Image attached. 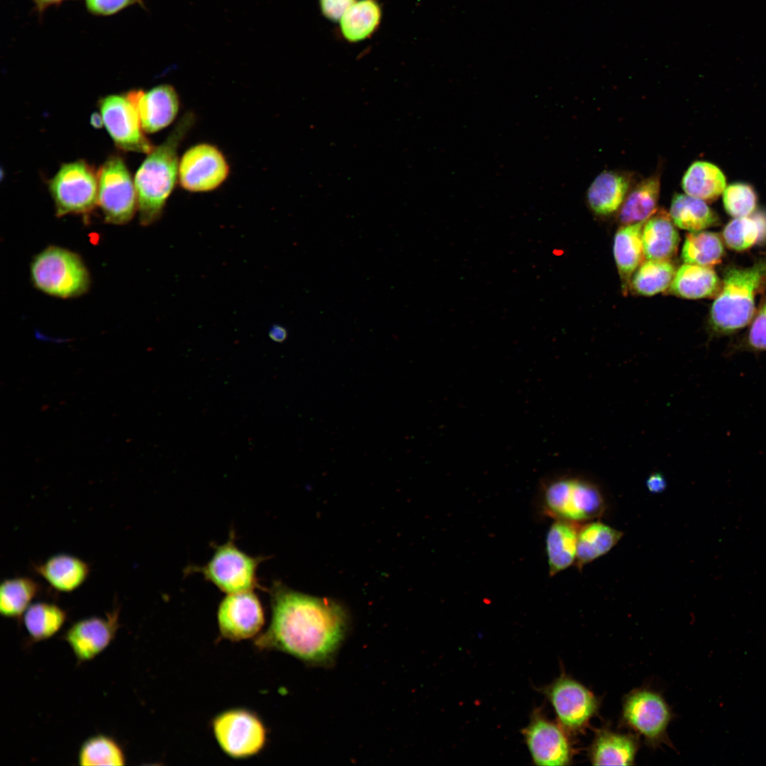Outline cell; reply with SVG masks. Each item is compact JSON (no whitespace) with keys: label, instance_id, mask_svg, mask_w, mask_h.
<instances>
[{"label":"cell","instance_id":"cell-20","mask_svg":"<svg viewBox=\"0 0 766 766\" xmlns=\"http://www.w3.org/2000/svg\"><path fill=\"white\" fill-rule=\"evenodd\" d=\"M646 221L642 233L644 257L669 260L675 255L679 243L678 231L670 214L662 209Z\"/></svg>","mask_w":766,"mask_h":766},{"label":"cell","instance_id":"cell-35","mask_svg":"<svg viewBox=\"0 0 766 766\" xmlns=\"http://www.w3.org/2000/svg\"><path fill=\"white\" fill-rule=\"evenodd\" d=\"M126 755L121 745L105 734L88 738L79 750L78 762L83 766H121L126 765Z\"/></svg>","mask_w":766,"mask_h":766},{"label":"cell","instance_id":"cell-17","mask_svg":"<svg viewBox=\"0 0 766 766\" xmlns=\"http://www.w3.org/2000/svg\"><path fill=\"white\" fill-rule=\"evenodd\" d=\"M135 105L144 132L153 133L171 124L179 110V98L170 84L156 86L148 91L132 90L126 94Z\"/></svg>","mask_w":766,"mask_h":766},{"label":"cell","instance_id":"cell-30","mask_svg":"<svg viewBox=\"0 0 766 766\" xmlns=\"http://www.w3.org/2000/svg\"><path fill=\"white\" fill-rule=\"evenodd\" d=\"M66 619L65 610L56 604L45 601L32 603L23 615V625L33 642L55 635Z\"/></svg>","mask_w":766,"mask_h":766},{"label":"cell","instance_id":"cell-27","mask_svg":"<svg viewBox=\"0 0 766 766\" xmlns=\"http://www.w3.org/2000/svg\"><path fill=\"white\" fill-rule=\"evenodd\" d=\"M382 17L379 0H357L339 21L340 33L349 43L363 41L375 33Z\"/></svg>","mask_w":766,"mask_h":766},{"label":"cell","instance_id":"cell-41","mask_svg":"<svg viewBox=\"0 0 766 766\" xmlns=\"http://www.w3.org/2000/svg\"><path fill=\"white\" fill-rule=\"evenodd\" d=\"M287 331L279 325H274L269 332L270 338L277 343L284 342L287 339Z\"/></svg>","mask_w":766,"mask_h":766},{"label":"cell","instance_id":"cell-4","mask_svg":"<svg viewBox=\"0 0 766 766\" xmlns=\"http://www.w3.org/2000/svg\"><path fill=\"white\" fill-rule=\"evenodd\" d=\"M30 277L41 292L64 299L84 294L90 284L88 270L80 257L57 246L48 247L35 256Z\"/></svg>","mask_w":766,"mask_h":766},{"label":"cell","instance_id":"cell-24","mask_svg":"<svg viewBox=\"0 0 766 766\" xmlns=\"http://www.w3.org/2000/svg\"><path fill=\"white\" fill-rule=\"evenodd\" d=\"M644 223L623 226L614 236V255L625 293L644 257L642 241Z\"/></svg>","mask_w":766,"mask_h":766},{"label":"cell","instance_id":"cell-38","mask_svg":"<svg viewBox=\"0 0 766 766\" xmlns=\"http://www.w3.org/2000/svg\"><path fill=\"white\" fill-rule=\"evenodd\" d=\"M357 0H318L322 15L328 20L337 22L346 11Z\"/></svg>","mask_w":766,"mask_h":766},{"label":"cell","instance_id":"cell-23","mask_svg":"<svg viewBox=\"0 0 766 766\" xmlns=\"http://www.w3.org/2000/svg\"><path fill=\"white\" fill-rule=\"evenodd\" d=\"M660 177L655 174L637 184L624 199L618 213L622 226L645 223L657 211Z\"/></svg>","mask_w":766,"mask_h":766},{"label":"cell","instance_id":"cell-11","mask_svg":"<svg viewBox=\"0 0 766 766\" xmlns=\"http://www.w3.org/2000/svg\"><path fill=\"white\" fill-rule=\"evenodd\" d=\"M99 107L102 122L119 149L147 154L154 149L144 134L135 105L126 94L103 97Z\"/></svg>","mask_w":766,"mask_h":766},{"label":"cell","instance_id":"cell-33","mask_svg":"<svg viewBox=\"0 0 766 766\" xmlns=\"http://www.w3.org/2000/svg\"><path fill=\"white\" fill-rule=\"evenodd\" d=\"M723 254L724 248L719 235L702 231L688 233L682 250L684 263L706 267L719 264Z\"/></svg>","mask_w":766,"mask_h":766},{"label":"cell","instance_id":"cell-34","mask_svg":"<svg viewBox=\"0 0 766 766\" xmlns=\"http://www.w3.org/2000/svg\"><path fill=\"white\" fill-rule=\"evenodd\" d=\"M676 270L669 260H648L640 264L631 279V287L638 294L653 296L670 287Z\"/></svg>","mask_w":766,"mask_h":766},{"label":"cell","instance_id":"cell-13","mask_svg":"<svg viewBox=\"0 0 766 766\" xmlns=\"http://www.w3.org/2000/svg\"><path fill=\"white\" fill-rule=\"evenodd\" d=\"M265 619L263 606L253 590L227 594L217 610L220 634L230 641L257 636Z\"/></svg>","mask_w":766,"mask_h":766},{"label":"cell","instance_id":"cell-22","mask_svg":"<svg viewBox=\"0 0 766 766\" xmlns=\"http://www.w3.org/2000/svg\"><path fill=\"white\" fill-rule=\"evenodd\" d=\"M580 526L577 522L557 519L550 527L546 536V553L551 576L575 562Z\"/></svg>","mask_w":766,"mask_h":766},{"label":"cell","instance_id":"cell-26","mask_svg":"<svg viewBox=\"0 0 766 766\" xmlns=\"http://www.w3.org/2000/svg\"><path fill=\"white\" fill-rule=\"evenodd\" d=\"M637 750L638 744L630 735L601 730L591 746L590 760L594 765H630Z\"/></svg>","mask_w":766,"mask_h":766},{"label":"cell","instance_id":"cell-9","mask_svg":"<svg viewBox=\"0 0 766 766\" xmlns=\"http://www.w3.org/2000/svg\"><path fill=\"white\" fill-rule=\"evenodd\" d=\"M98 204L105 221L111 224L128 223L138 209L134 181L121 156L111 155L97 171Z\"/></svg>","mask_w":766,"mask_h":766},{"label":"cell","instance_id":"cell-10","mask_svg":"<svg viewBox=\"0 0 766 766\" xmlns=\"http://www.w3.org/2000/svg\"><path fill=\"white\" fill-rule=\"evenodd\" d=\"M230 173L229 164L216 145L201 143L188 148L179 163V183L191 192H206L219 187Z\"/></svg>","mask_w":766,"mask_h":766},{"label":"cell","instance_id":"cell-21","mask_svg":"<svg viewBox=\"0 0 766 766\" xmlns=\"http://www.w3.org/2000/svg\"><path fill=\"white\" fill-rule=\"evenodd\" d=\"M721 287L722 281L711 267L684 263L676 271L669 292L689 299L713 298Z\"/></svg>","mask_w":766,"mask_h":766},{"label":"cell","instance_id":"cell-29","mask_svg":"<svg viewBox=\"0 0 766 766\" xmlns=\"http://www.w3.org/2000/svg\"><path fill=\"white\" fill-rule=\"evenodd\" d=\"M670 216L677 227L692 232L702 231L719 223L716 213L704 201L687 194H674Z\"/></svg>","mask_w":766,"mask_h":766},{"label":"cell","instance_id":"cell-37","mask_svg":"<svg viewBox=\"0 0 766 766\" xmlns=\"http://www.w3.org/2000/svg\"><path fill=\"white\" fill-rule=\"evenodd\" d=\"M752 321L745 336L729 351L731 355L737 352L760 353L766 351V298Z\"/></svg>","mask_w":766,"mask_h":766},{"label":"cell","instance_id":"cell-28","mask_svg":"<svg viewBox=\"0 0 766 766\" xmlns=\"http://www.w3.org/2000/svg\"><path fill=\"white\" fill-rule=\"evenodd\" d=\"M726 177L715 165L696 161L687 170L682 179L685 194L704 201L716 199L726 189Z\"/></svg>","mask_w":766,"mask_h":766},{"label":"cell","instance_id":"cell-3","mask_svg":"<svg viewBox=\"0 0 766 766\" xmlns=\"http://www.w3.org/2000/svg\"><path fill=\"white\" fill-rule=\"evenodd\" d=\"M766 285V258L745 268L729 267L714 301L709 326L713 335L731 334L747 326L755 314V297Z\"/></svg>","mask_w":766,"mask_h":766},{"label":"cell","instance_id":"cell-39","mask_svg":"<svg viewBox=\"0 0 766 766\" xmlns=\"http://www.w3.org/2000/svg\"><path fill=\"white\" fill-rule=\"evenodd\" d=\"M140 0H86L88 9L100 15L113 14Z\"/></svg>","mask_w":766,"mask_h":766},{"label":"cell","instance_id":"cell-7","mask_svg":"<svg viewBox=\"0 0 766 766\" xmlns=\"http://www.w3.org/2000/svg\"><path fill=\"white\" fill-rule=\"evenodd\" d=\"M211 727L221 750L233 759L252 757L267 744L266 726L250 709L233 708L221 711L213 717Z\"/></svg>","mask_w":766,"mask_h":766},{"label":"cell","instance_id":"cell-8","mask_svg":"<svg viewBox=\"0 0 766 766\" xmlns=\"http://www.w3.org/2000/svg\"><path fill=\"white\" fill-rule=\"evenodd\" d=\"M56 214L87 213L98 204V174L84 160L63 164L48 183Z\"/></svg>","mask_w":766,"mask_h":766},{"label":"cell","instance_id":"cell-32","mask_svg":"<svg viewBox=\"0 0 766 766\" xmlns=\"http://www.w3.org/2000/svg\"><path fill=\"white\" fill-rule=\"evenodd\" d=\"M726 245L743 251L766 240V213L757 212L748 216L735 218L723 231Z\"/></svg>","mask_w":766,"mask_h":766},{"label":"cell","instance_id":"cell-6","mask_svg":"<svg viewBox=\"0 0 766 766\" xmlns=\"http://www.w3.org/2000/svg\"><path fill=\"white\" fill-rule=\"evenodd\" d=\"M265 559L241 550L235 545V534L231 532L226 543L214 545L213 553L204 565L189 567L188 572L202 574L226 594L251 591L260 587L257 572Z\"/></svg>","mask_w":766,"mask_h":766},{"label":"cell","instance_id":"cell-25","mask_svg":"<svg viewBox=\"0 0 766 766\" xmlns=\"http://www.w3.org/2000/svg\"><path fill=\"white\" fill-rule=\"evenodd\" d=\"M623 533L599 521L580 526L575 563L579 569L609 553Z\"/></svg>","mask_w":766,"mask_h":766},{"label":"cell","instance_id":"cell-12","mask_svg":"<svg viewBox=\"0 0 766 766\" xmlns=\"http://www.w3.org/2000/svg\"><path fill=\"white\" fill-rule=\"evenodd\" d=\"M559 724L567 732L584 728L598 709L594 694L576 680L561 675L545 690Z\"/></svg>","mask_w":766,"mask_h":766},{"label":"cell","instance_id":"cell-36","mask_svg":"<svg viewBox=\"0 0 766 766\" xmlns=\"http://www.w3.org/2000/svg\"><path fill=\"white\" fill-rule=\"evenodd\" d=\"M726 212L734 218L751 215L755 209L757 196L751 186L745 183H734L728 186L723 195Z\"/></svg>","mask_w":766,"mask_h":766},{"label":"cell","instance_id":"cell-2","mask_svg":"<svg viewBox=\"0 0 766 766\" xmlns=\"http://www.w3.org/2000/svg\"><path fill=\"white\" fill-rule=\"evenodd\" d=\"M193 113H186L166 139L148 154L134 179L140 223L148 226L161 216L179 180V147L194 124Z\"/></svg>","mask_w":766,"mask_h":766},{"label":"cell","instance_id":"cell-5","mask_svg":"<svg viewBox=\"0 0 766 766\" xmlns=\"http://www.w3.org/2000/svg\"><path fill=\"white\" fill-rule=\"evenodd\" d=\"M544 501L550 516L577 523L601 516L606 505L598 484L579 475H562L550 480L544 487Z\"/></svg>","mask_w":766,"mask_h":766},{"label":"cell","instance_id":"cell-19","mask_svg":"<svg viewBox=\"0 0 766 766\" xmlns=\"http://www.w3.org/2000/svg\"><path fill=\"white\" fill-rule=\"evenodd\" d=\"M631 176L624 172L605 170L593 180L587 199L597 215L608 216L621 206L631 184Z\"/></svg>","mask_w":766,"mask_h":766},{"label":"cell","instance_id":"cell-16","mask_svg":"<svg viewBox=\"0 0 766 766\" xmlns=\"http://www.w3.org/2000/svg\"><path fill=\"white\" fill-rule=\"evenodd\" d=\"M119 628V609L105 616H90L74 623L65 632L67 643L79 662H88L101 653L113 640Z\"/></svg>","mask_w":766,"mask_h":766},{"label":"cell","instance_id":"cell-1","mask_svg":"<svg viewBox=\"0 0 766 766\" xmlns=\"http://www.w3.org/2000/svg\"><path fill=\"white\" fill-rule=\"evenodd\" d=\"M271 619L255 638L260 650L287 653L311 666L333 664L348 630L347 614L338 603L274 583Z\"/></svg>","mask_w":766,"mask_h":766},{"label":"cell","instance_id":"cell-40","mask_svg":"<svg viewBox=\"0 0 766 766\" xmlns=\"http://www.w3.org/2000/svg\"><path fill=\"white\" fill-rule=\"evenodd\" d=\"M648 489L654 494L662 492L666 488V481L663 475L659 472L650 474L646 481Z\"/></svg>","mask_w":766,"mask_h":766},{"label":"cell","instance_id":"cell-42","mask_svg":"<svg viewBox=\"0 0 766 766\" xmlns=\"http://www.w3.org/2000/svg\"><path fill=\"white\" fill-rule=\"evenodd\" d=\"M64 0H34L35 4L39 8H45L49 5L54 4L62 1Z\"/></svg>","mask_w":766,"mask_h":766},{"label":"cell","instance_id":"cell-31","mask_svg":"<svg viewBox=\"0 0 766 766\" xmlns=\"http://www.w3.org/2000/svg\"><path fill=\"white\" fill-rule=\"evenodd\" d=\"M41 590L40 584L29 577L4 579L0 585V613L8 618H19Z\"/></svg>","mask_w":766,"mask_h":766},{"label":"cell","instance_id":"cell-14","mask_svg":"<svg viewBox=\"0 0 766 766\" xmlns=\"http://www.w3.org/2000/svg\"><path fill=\"white\" fill-rule=\"evenodd\" d=\"M567 733L560 725L548 720L539 711H535L522 731L533 763L540 766L568 765L573 752Z\"/></svg>","mask_w":766,"mask_h":766},{"label":"cell","instance_id":"cell-15","mask_svg":"<svg viewBox=\"0 0 766 766\" xmlns=\"http://www.w3.org/2000/svg\"><path fill=\"white\" fill-rule=\"evenodd\" d=\"M625 723L650 743L663 738L671 719L670 708L657 693L636 689L625 699L623 707Z\"/></svg>","mask_w":766,"mask_h":766},{"label":"cell","instance_id":"cell-18","mask_svg":"<svg viewBox=\"0 0 766 766\" xmlns=\"http://www.w3.org/2000/svg\"><path fill=\"white\" fill-rule=\"evenodd\" d=\"M33 568L53 589L62 593H70L79 589L91 572L86 561L67 553L52 555L35 564Z\"/></svg>","mask_w":766,"mask_h":766}]
</instances>
